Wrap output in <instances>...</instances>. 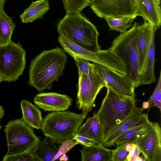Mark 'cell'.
Wrapping results in <instances>:
<instances>
[{"instance_id": "obj_21", "label": "cell", "mask_w": 161, "mask_h": 161, "mask_svg": "<svg viewBox=\"0 0 161 161\" xmlns=\"http://www.w3.org/2000/svg\"><path fill=\"white\" fill-rule=\"evenodd\" d=\"M49 9L48 0H37L32 2L30 6L19 15L22 22H32L36 19L42 18Z\"/></svg>"}, {"instance_id": "obj_15", "label": "cell", "mask_w": 161, "mask_h": 161, "mask_svg": "<svg viewBox=\"0 0 161 161\" xmlns=\"http://www.w3.org/2000/svg\"><path fill=\"white\" fill-rule=\"evenodd\" d=\"M157 28L144 20L139 25L136 40V47L138 55V74L141 75L146 66L148 53L153 32Z\"/></svg>"}, {"instance_id": "obj_8", "label": "cell", "mask_w": 161, "mask_h": 161, "mask_svg": "<svg viewBox=\"0 0 161 161\" xmlns=\"http://www.w3.org/2000/svg\"><path fill=\"white\" fill-rule=\"evenodd\" d=\"M79 75L76 107L82 111L85 119L92 110L97 94L105 85L93 69L87 74Z\"/></svg>"}, {"instance_id": "obj_4", "label": "cell", "mask_w": 161, "mask_h": 161, "mask_svg": "<svg viewBox=\"0 0 161 161\" xmlns=\"http://www.w3.org/2000/svg\"><path fill=\"white\" fill-rule=\"evenodd\" d=\"M99 109L96 114L100 122L102 142L110 131L135 109V97L116 93L109 88Z\"/></svg>"}, {"instance_id": "obj_5", "label": "cell", "mask_w": 161, "mask_h": 161, "mask_svg": "<svg viewBox=\"0 0 161 161\" xmlns=\"http://www.w3.org/2000/svg\"><path fill=\"white\" fill-rule=\"evenodd\" d=\"M84 119L81 113L69 111L54 112L43 119L41 129L45 136L55 143L61 144L67 140L73 139Z\"/></svg>"}, {"instance_id": "obj_27", "label": "cell", "mask_w": 161, "mask_h": 161, "mask_svg": "<svg viewBox=\"0 0 161 161\" xmlns=\"http://www.w3.org/2000/svg\"><path fill=\"white\" fill-rule=\"evenodd\" d=\"M149 103V107L148 110H149L153 106L157 107L161 111V71L159 73L158 80L152 96L147 101Z\"/></svg>"}, {"instance_id": "obj_19", "label": "cell", "mask_w": 161, "mask_h": 161, "mask_svg": "<svg viewBox=\"0 0 161 161\" xmlns=\"http://www.w3.org/2000/svg\"><path fill=\"white\" fill-rule=\"evenodd\" d=\"M20 104L22 114L21 119L32 128L41 129L43 119L41 110L26 100H22Z\"/></svg>"}, {"instance_id": "obj_23", "label": "cell", "mask_w": 161, "mask_h": 161, "mask_svg": "<svg viewBox=\"0 0 161 161\" xmlns=\"http://www.w3.org/2000/svg\"><path fill=\"white\" fill-rule=\"evenodd\" d=\"M154 31L152 35L145 70L141 75L140 85L150 84L156 81L154 71L155 59Z\"/></svg>"}, {"instance_id": "obj_32", "label": "cell", "mask_w": 161, "mask_h": 161, "mask_svg": "<svg viewBox=\"0 0 161 161\" xmlns=\"http://www.w3.org/2000/svg\"><path fill=\"white\" fill-rule=\"evenodd\" d=\"M73 140L77 141L79 143L83 146L88 147L97 144L93 141L83 136L78 135L77 134L74 136Z\"/></svg>"}, {"instance_id": "obj_16", "label": "cell", "mask_w": 161, "mask_h": 161, "mask_svg": "<svg viewBox=\"0 0 161 161\" xmlns=\"http://www.w3.org/2000/svg\"><path fill=\"white\" fill-rule=\"evenodd\" d=\"M160 0H135L138 16L158 29L161 24Z\"/></svg>"}, {"instance_id": "obj_34", "label": "cell", "mask_w": 161, "mask_h": 161, "mask_svg": "<svg viewBox=\"0 0 161 161\" xmlns=\"http://www.w3.org/2000/svg\"><path fill=\"white\" fill-rule=\"evenodd\" d=\"M59 160L67 161L69 159L68 156L65 153H64L59 158Z\"/></svg>"}, {"instance_id": "obj_7", "label": "cell", "mask_w": 161, "mask_h": 161, "mask_svg": "<svg viewBox=\"0 0 161 161\" xmlns=\"http://www.w3.org/2000/svg\"><path fill=\"white\" fill-rule=\"evenodd\" d=\"M26 51L19 42L12 41L0 45V75L4 81H16L22 74L26 64Z\"/></svg>"}, {"instance_id": "obj_18", "label": "cell", "mask_w": 161, "mask_h": 161, "mask_svg": "<svg viewBox=\"0 0 161 161\" xmlns=\"http://www.w3.org/2000/svg\"><path fill=\"white\" fill-rule=\"evenodd\" d=\"M153 123L148 119L130 129L116 140L117 147L132 143L148 131L152 127Z\"/></svg>"}, {"instance_id": "obj_6", "label": "cell", "mask_w": 161, "mask_h": 161, "mask_svg": "<svg viewBox=\"0 0 161 161\" xmlns=\"http://www.w3.org/2000/svg\"><path fill=\"white\" fill-rule=\"evenodd\" d=\"M4 131L7 143V155L32 151L41 141L33 128L21 119L10 120L5 126Z\"/></svg>"}, {"instance_id": "obj_38", "label": "cell", "mask_w": 161, "mask_h": 161, "mask_svg": "<svg viewBox=\"0 0 161 161\" xmlns=\"http://www.w3.org/2000/svg\"><path fill=\"white\" fill-rule=\"evenodd\" d=\"M1 125H0V130H1Z\"/></svg>"}, {"instance_id": "obj_25", "label": "cell", "mask_w": 161, "mask_h": 161, "mask_svg": "<svg viewBox=\"0 0 161 161\" xmlns=\"http://www.w3.org/2000/svg\"><path fill=\"white\" fill-rule=\"evenodd\" d=\"M135 18L124 17L119 18H107L105 19L110 30H116L122 33L133 25L132 24Z\"/></svg>"}, {"instance_id": "obj_1", "label": "cell", "mask_w": 161, "mask_h": 161, "mask_svg": "<svg viewBox=\"0 0 161 161\" xmlns=\"http://www.w3.org/2000/svg\"><path fill=\"white\" fill-rule=\"evenodd\" d=\"M67 61L65 51L60 47L43 51L31 61L28 84L41 93L51 90L53 82L63 75Z\"/></svg>"}, {"instance_id": "obj_24", "label": "cell", "mask_w": 161, "mask_h": 161, "mask_svg": "<svg viewBox=\"0 0 161 161\" xmlns=\"http://www.w3.org/2000/svg\"><path fill=\"white\" fill-rule=\"evenodd\" d=\"M16 27L11 17L8 15L3 8L0 9V45L11 41V37Z\"/></svg>"}, {"instance_id": "obj_26", "label": "cell", "mask_w": 161, "mask_h": 161, "mask_svg": "<svg viewBox=\"0 0 161 161\" xmlns=\"http://www.w3.org/2000/svg\"><path fill=\"white\" fill-rule=\"evenodd\" d=\"M66 14L80 12L90 5V0H62Z\"/></svg>"}, {"instance_id": "obj_10", "label": "cell", "mask_w": 161, "mask_h": 161, "mask_svg": "<svg viewBox=\"0 0 161 161\" xmlns=\"http://www.w3.org/2000/svg\"><path fill=\"white\" fill-rule=\"evenodd\" d=\"M92 10L101 18H119L138 16L135 0H90Z\"/></svg>"}, {"instance_id": "obj_30", "label": "cell", "mask_w": 161, "mask_h": 161, "mask_svg": "<svg viewBox=\"0 0 161 161\" xmlns=\"http://www.w3.org/2000/svg\"><path fill=\"white\" fill-rule=\"evenodd\" d=\"M77 144H79L78 143L74 140H67L61 144L58 153L52 161L58 160L63 154L65 153L68 152L73 147Z\"/></svg>"}, {"instance_id": "obj_37", "label": "cell", "mask_w": 161, "mask_h": 161, "mask_svg": "<svg viewBox=\"0 0 161 161\" xmlns=\"http://www.w3.org/2000/svg\"><path fill=\"white\" fill-rule=\"evenodd\" d=\"M3 80V78H2L1 76L0 75V83Z\"/></svg>"}, {"instance_id": "obj_22", "label": "cell", "mask_w": 161, "mask_h": 161, "mask_svg": "<svg viewBox=\"0 0 161 161\" xmlns=\"http://www.w3.org/2000/svg\"><path fill=\"white\" fill-rule=\"evenodd\" d=\"M58 150L54 141L45 136L44 140L40 142L32 152L38 161H52Z\"/></svg>"}, {"instance_id": "obj_9", "label": "cell", "mask_w": 161, "mask_h": 161, "mask_svg": "<svg viewBox=\"0 0 161 161\" xmlns=\"http://www.w3.org/2000/svg\"><path fill=\"white\" fill-rule=\"evenodd\" d=\"M58 40L64 51L72 57L76 56L82 58L125 75L120 62L108 49L91 52L75 44L60 34L59 35Z\"/></svg>"}, {"instance_id": "obj_20", "label": "cell", "mask_w": 161, "mask_h": 161, "mask_svg": "<svg viewBox=\"0 0 161 161\" xmlns=\"http://www.w3.org/2000/svg\"><path fill=\"white\" fill-rule=\"evenodd\" d=\"M82 161H112V150L101 144H96L80 151Z\"/></svg>"}, {"instance_id": "obj_3", "label": "cell", "mask_w": 161, "mask_h": 161, "mask_svg": "<svg viewBox=\"0 0 161 161\" xmlns=\"http://www.w3.org/2000/svg\"><path fill=\"white\" fill-rule=\"evenodd\" d=\"M140 24L135 22L132 27L116 37L108 49L119 59L125 75L135 88L140 85L138 74L136 40Z\"/></svg>"}, {"instance_id": "obj_36", "label": "cell", "mask_w": 161, "mask_h": 161, "mask_svg": "<svg viewBox=\"0 0 161 161\" xmlns=\"http://www.w3.org/2000/svg\"><path fill=\"white\" fill-rule=\"evenodd\" d=\"M149 103L148 101L144 102L142 104V108L144 109H148L149 107Z\"/></svg>"}, {"instance_id": "obj_11", "label": "cell", "mask_w": 161, "mask_h": 161, "mask_svg": "<svg viewBox=\"0 0 161 161\" xmlns=\"http://www.w3.org/2000/svg\"><path fill=\"white\" fill-rule=\"evenodd\" d=\"M92 65L94 70L104 83L105 87L117 93L135 97V88L125 75L95 63Z\"/></svg>"}, {"instance_id": "obj_17", "label": "cell", "mask_w": 161, "mask_h": 161, "mask_svg": "<svg viewBox=\"0 0 161 161\" xmlns=\"http://www.w3.org/2000/svg\"><path fill=\"white\" fill-rule=\"evenodd\" d=\"M77 135L101 144L102 142V132L100 120L94 113L92 117L87 118L85 122L79 128Z\"/></svg>"}, {"instance_id": "obj_33", "label": "cell", "mask_w": 161, "mask_h": 161, "mask_svg": "<svg viewBox=\"0 0 161 161\" xmlns=\"http://www.w3.org/2000/svg\"><path fill=\"white\" fill-rule=\"evenodd\" d=\"M140 152L136 147L135 148L133 154L129 161H136L137 158L139 157V155Z\"/></svg>"}, {"instance_id": "obj_12", "label": "cell", "mask_w": 161, "mask_h": 161, "mask_svg": "<svg viewBox=\"0 0 161 161\" xmlns=\"http://www.w3.org/2000/svg\"><path fill=\"white\" fill-rule=\"evenodd\" d=\"M132 144L136 145L146 161H161V128L159 124L153 123L152 128Z\"/></svg>"}, {"instance_id": "obj_2", "label": "cell", "mask_w": 161, "mask_h": 161, "mask_svg": "<svg viewBox=\"0 0 161 161\" xmlns=\"http://www.w3.org/2000/svg\"><path fill=\"white\" fill-rule=\"evenodd\" d=\"M57 28L59 34L83 48L92 52L101 50L96 27L80 12L66 14L59 22Z\"/></svg>"}, {"instance_id": "obj_14", "label": "cell", "mask_w": 161, "mask_h": 161, "mask_svg": "<svg viewBox=\"0 0 161 161\" xmlns=\"http://www.w3.org/2000/svg\"><path fill=\"white\" fill-rule=\"evenodd\" d=\"M34 103L45 111H64L71 106L73 99L69 96L57 93L41 92L34 98Z\"/></svg>"}, {"instance_id": "obj_31", "label": "cell", "mask_w": 161, "mask_h": 161, "mask_svg": "<svg viewBox=\"0 0 161 161\" xmlns=\"http://www.w3.org/2000/svg\"><path fill=\"white\" fill-rule=\"evenodd\" d=\"M125 146V145L122 146L112 150V161H127L129 152L126 150Z\"/></svg>"}, {"instance_id": "obj_29", "label": "cell", "mask_w": 161, "mask_h": 161, "mask_svg": "<svg viewBox=\"0 0 161 161\" xmlns=\"http://www.w3.org/2000/svg\"><path fill=\"white\" fill-rule=\"evenodd\" d=\"M73 58L78 67L79 74L82 73L87 74L93 69L92 64L90 63L87 60L76 56Z\"/></svg>"}, {"instance_id": "obj_35", "label": "cell", "mask_w": 161, "mask_h": 161, "mask_svg": "<svg viewBox=\"0 0 161 161\" xmlns=\"http://www.w3.org/2000/svg\"><path fill=\"white\" fill-rule=\"evenodd\" d=\"M4 115V110L2 106L0 105V121Z\"/></svg>"}, {"instance_id": "obj_28", "label": "cell", "mask_w": 161, "mask_h": 161, "mask_svg": "<svg viewBox=\"0 0 161 161\" xmlns=\"http://www.w3.org/2000/svg\"><path fill=\"white\" fill-rule=\"evenodd\" d=\"M3 161H38L33 154L32 150L14 155H5Z\"/></svg>"}, {"instance_id": "obj_13", "label": "cell", "mask_w": 161, "mask_h": 161, "mask_svg": "<svg viewBox=\"0 0 161 161\" xmlns=\"http://www.w3.org/2000/svg\"><path fill=\"white\" fill-rule=\"evenodd\" d=\"M144 109L136 107L126 118L113 128L102 142L105 147L114 145L116 140L128 130L148 119L147 114L143 113Z\"/></svg>"}]
</instances>
